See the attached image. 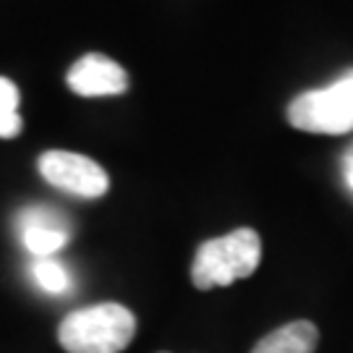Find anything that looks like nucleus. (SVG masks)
Returning a JSON list of instances; mask_svg holds the SVG:
<instances>
[{
  "label": "nucleus",
  "mask_w": 353,
  "mask_h": 353,
  "mask_svg": "<svg viewBox=\"0 0 353 353\" xmlns=\"http://www.w3.org/2000/svg\"><path fill=\"white\" fill-rule=\"evenodd\" d=\"M137 335V316L121 303H94L76 309L58 327L65 353H121Z\"/></svg>",
  "instance_id": "1"
},
{
  "label": "nucleus",
  "mask_w": 353,
  "mask_h": 353,
  "mask_svg": "<svg viewBox=\"0 0 353 353\" xmlns=\"http://www.w3.org/2000/svg\"><path fill=\"white\" fill-rule=\"evenodd\" d=\"M288 121L306 134L341 137L353 131V68L327 87L299 94L288 105Z\"/></svg>",
  "instance_id": "3"
},
{
  "label": "nucleus",
  "mask_w": 353,
  "mask_h": 353,
  "mask_svg": "<svg viewBox=\"0 0 353 353\" xmlns=\"http://www.w3.org/2000/svg\"><path fill=\"white\" fill-rule=\"evenodd\" d=\"M32 280L50 296H63V293L71 290V275L55 256L34 259L32 262Z\"/></svg>",
  "instance_id": "8"
},
{
  "label": "nucleus",
  "mask_w": 353,
  "mask_h": 353,
  "mask_svg": "<svg viewBox=\"0 0 353 353\" xmlns=\"http://www.w3.org/2000/svg\"><path fill=\"white\" fill-rule=\"evenodd\" d=\"M316 343H319V330L312 322L299 319L272 330L254 345L252 353H314Z\"/></svg>",
  "instance_id": "7"
},
{
  "label": "nucleus",
  "mask_w": 353,
  "mask_h": 353,
  "mask_svg": "<svg viewBox=\"0 0 353 353\" xmlns=\"http://www.w3.org/2000/svg\"><path fill=\"white\" fill-rule=\"evenodd\" d=\"M341 170H343V183H345V189L353 194V144L345 150V154H343Z\"/></svg>",
  "instance_id": "10"
},
{
  "label": "nucleus",
  "mask_w": 353,
  "mask_h": 353,
  "mask_svg": "<svg viewBox=\"0 0 353 353\" xmlns=\"http://www.w3.org/2000/svg\"><path fill=\"white\" fill-rule=\"evenodd\" d=\"M262 259V239L252 228H239L223 239L204 241L191 265V283L199 290L223 288L254 275Z\"/></svg>",
  "instance_id": "2"
},
{
  "label": "nucleus",
  "mask_w": 353,
  "mask_h": 353,
  "mask_svg": "<svg viewBox=\"0 0 353 353\" xmlns=\"http://www.w3.org/2000/svg\"><path fill=\"white\" fill-rule=\"evenodd\" d=\"M16 233L21 239V246L34 259H45V256H55L68 243L71 225L65 214H61L58 210L34 204V207H24L16 214Z\"/></svg>",
  "instance_id": "5"
},
{
  "label": "nucleus",
  "mask_w": 353,
  "mask_h": 353,
  "mask_svg": "<svg viewBox=\"0 0 353 353\" xmlns=\"http://www.w3.org/2000/svg\"><path fill=\"white\" fill-rule=\"evenodd\" d=\"M21 134L19 115V87L11 79L0 76V139H13Z\"/></svg>",
  "instance_id": "9"
},
{
  "label": "nucleus",
  "mask_w": 353,
  "mask_h": 353,
  "mask_svg": "<svg viewBox=\"0 0 353 353\" xmlns=\"http://www.w3.org/2000/svg\"><path fill=\"white\" fill-rule=\"evenodd\" d=\"M37 168L50 186L65 191V194L81 196V199H100L110 186L102 165L84 157V154H76V152H45L39 157Z\"/></svg>",
  "instance_id": "4"
},
{
  "label": "nucleus",
  "mask_w": 353,
  "mask_h": 353,
  "mask_svg": "<svg viewBox=\"0 0 353 353\" xmlns=\"http://www.w3.org/2000/svg\"><path fill=\"white\" fill-rule=\"evenodd\" d=\"M65 81L79 97H113L128 89V74L123 71V65L100 52H89L79 58L71 65Z\"/></svg>",
  "instance_id": "6"
}]
</instances>
